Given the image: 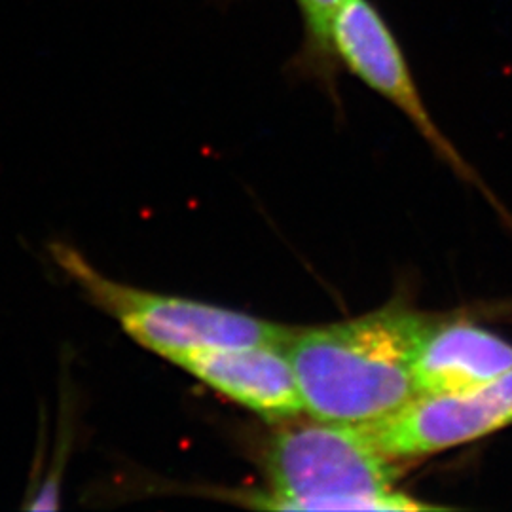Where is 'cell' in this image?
<instances>
[{
  "instance_id": "cell-1",
  "label": "cell",
  "mask_w": 512,
  "mask_h": 512,
  "mask_svg": "<svg viewBox=\"0 0 512 512\" xmlns=\"http://www.w3.org/2000/svg\"><path fill=\"white\" fill-rule=\"evenodd\" d=\"M433 321L404 306L294 330L287 342L304 412L313 420L365 425L416 395L414 359Z\"/></svg>"
},
{
  "instance_id": "cell-2",
  "label": "cell",
  "mask_w": 512,
  "mask_h": 512,
  "mask_svg": "<svg viewBox=\"0 0 512 512\" xmlns=\"http://www.w3.org/2000/svg\"><path fill=\"white\" fill-rule=\"evenodd\" d=\"M270 494L277 511H437L395 488V459L368 437L363 425L315 420L281 429L268 448Z\"/></svg>"
},
{
  "instance_id": "cell-3",
  "label": "cell",
  "mask_w": 512,
  "mask_h": 512,
  "mask_svg": "<svg viewBox=\"0 0 512 512\" xmlns=\"http://www.w3.org/2000/svg\"><path fill=\"white\" fill-rule=\"evenodd\" d=\"M55 264L97 310L114 319L139 346L173 363L207 349L287 346L293 329L200 300L150 293L101 274L73 247L54 243Z\"/></svg>"
},
{
  "instance_id": "cell-4",
  "label": "cell",
  "mask_w": 512,
  "mask_h": 512,
  "mask_svg": "<svg viewBox=\"0 0 512 512\" xmlns=\"http://www.w3.org/2000/svg\"><path fill=\"white\" fill-rule=\"evenodd\" d=\"M332 48L336 61L401 110L442 160L471 177L469 165L433 122L403 48L372 0H344L332 23Z\"/></svg>"
},
{
  "instance_id": "cell-5",
  "label": "cell",
  "mask_w": 512,
  "mask_h": 512,
  "mask_svg": "<svg viewBox=\"0 0 512 512\" xmlns=\"http://www.w3.org/2000/svg\"><path fill=\"white\" fill-rule=\"evenodd\" d=\"M512 425L492 387L473 393H416L366 433L387 458H423L484 439Z\"/></svg>"
},
{
  "instance_id": "cell-6",
  "label": "cell",
  "mask_w": 512,
  "mask_h": 512,
  "mask_svg": "<svg viewBox=\"0 0 512 512\" xmlns=\"http://www.w3.org/2000/svg\"><path fill=\"white\" fill-rule=\"evenodd\" d=\"M173 365L266 420H293L304 412L285 346L207 349Z\"/></svg>"
},
{
  "instance_id": "cell-7",
  "label": "cell",
  "mask_w": 512,
  "mask_h": 512,
  "mask_svg": "<svg viewBox=\"0 0 512 512\" xmlns=\"http://www.w3.org/2000/svg\"><path fill=\"white\" fill-rule=\"evenodd\" d=\"M512 370V344L469 325H431L414 359L416 393L482 391Z\"/></svg>"
},
{
  "instance_id": "cell-8",
  "label": "cell",
  "mask_w": 512,
  "mask_h": 512,
  "mask_svg": "<svg viewBox=\"0 0 512 512\" xmlns=\"http://www.w3.org/2000/svg\"><path fill=\"white\" fill-rule=\"evenodd\" d=\"M302 16V52L298 61L317 74H332L336 55L332 48V23L344 0H296Z\"/></svg>"
},
{
  "instance_id": "cell-9",
  "label": "cell",
  "mask_w": 512,
  "mask_h": 512,
  "mask_svg": "<svg viewBox=\"0 0 512 512\" xmlns=\"http://www.w3.org/2000/svg\"><path fill=\"white\" fill-rule=\"evenodd\" d=\"M495 397L505 406L512 420V370H509L501 380H497L494 385H490Z\"/></svg>"
}]
</instances>
